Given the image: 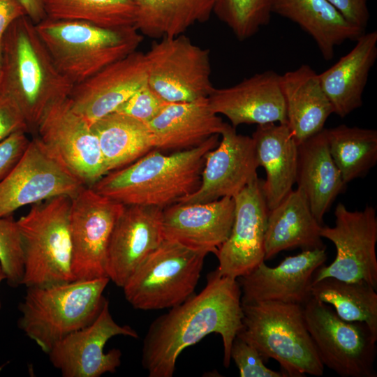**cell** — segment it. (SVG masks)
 <instances>
[{"label": "cell", "mask_w": 377, "mask_h": 377, "mask_svg": "<svg viewBox=\"0 0 377 377\" xmlns=\"http://www.w3.org/2000/svg\"><path fill=\"white\" fill-rule=\"evenodd\" d=\"M259 166L265 168L263 191L268 210L293 190L296 181L298 145L287 124L258 125L251 136Z\"/></svg>", "instance_id": "27"}, {"label": "cell", "mask_w": 377, "mask_h": 377, "mask_svg": "<svg viewBox=\"0 0 377 377\" xmlns=\"http://www.w3.org/2000/svg\"><path fill=\"white\" fill-rule=\"evenodd\" d=\"M207 253L163 239L122 287L136 309L172 308L194 294Z\"/></svg>", "instance_id": "8"}, {"label": "cell", "mask_w": 377, "mask_h": 377, "mask_svg": "<svg viewBox=\"0 0 377 377\" xmlns=\"http://www.w3.org/2000/svg\"><path fill=\"white\" fill-rule=\"evenodd\" d=\"M280 77L265 71L228 87L214 88L208 101L211 109L223 114L236 128L239 125L287 123Z\"/></svg>", "instance_id": "21"}, {"label": "cell", "mask_w": 377, "mask_h": 377, "mask_svg": "<svg viewBox=\"0 0 377 377\" xmlns=\"http://www.w3.org/2000/svg\"><path fill=\"white\" fill-rule=\"evenodd\" d=\"M241 288L237 279L217 269L205 287L157 317L143 339L142 365L149 377H172L180 353L211 333L223 341V365L230 364L232 341L242 328Z\"/></svg>", "instance_id": "1"}, {"label": "cell", "mask_w": 377, "mask_h": 377, "mask_svg": "<svg viewBox=\"0 0 377 377\" xmlns=\"http://www.w3.org/2000/svg\"><path fill=\"white\" fill-rule=\"evenodd\" d=\"M219 135L169 155L152 149L133 163L108 172L90 187L124 205L163 209L199 188L205 155L218 145Z\"/></svg>", "instance_id": "3"}, {"label": "cell", "mask_w": 377, "mask_h": 377, "mask_svg": "<svg viewBox=\"0 0 377 377\" xmlns=\"http://www.w3.org/2000/svg\"><path fill=\"white\" fill-rule=\"evenodd\" d=\"M44 6L47 18L82 21L109 29L135 28L137 21L134 0H44Z\"/></svg>", "instance_id": "34"}, {"label": "cell", "mask_w": 377, "mask_h": 377, "mask_svg": "<svg viewBox=\"0 0 377 377\" xmlns=\"http://www.w3.org/2000/svg\"><path fill=\"white\" fill-rule=\"evenodd\" d=\"M234 218L233 198L205 203L177 202L163 209V238L195 251L216 254L228 239Z\"/></svg>", "instance_id": "22"}, {"label": "cell", "mask_w": 377, "mask_h": 377, "mask_svg": "<svg viewBox=\"0 0 377 377\" xmlns=\"http://www.w3.org/2000/svg\"><path fill=\"white\" fill-rule=\"evenodd\" d=\"M19 131H29L22 112L13 100L0 96V142Z\"/></svg>", "instance_id": "40"}, {"label": "cell", "mask_w": 377, "mask_h": 377, "mask_svg": "<svg viewBox=\"0 0 377 377\" xmlns=\"http://www.w3.org/2000/svg\"><path fill=\"white\" fill-rule=\"evenodd\" d=\"M167 103L147 83L121 104L114 112L128 115L147 124Z\"/></svg>", "instance_id": "38"}, {"label": "cell", "mask_w": 377, "mask_h": 377, "mask_svg": "<svg viewBox=\"0 0 377 377\" xmlns=\"http://www.w3.org/2000/svg\"><path fill=\"white\" fill-rule=\"evenodd\" d=\"M24 263L23 242L17 221L12 216L0 217V263L9 286L22 285Z\"/></svg>", "instance_id": "36"}, {"label": "cell", "mask_w": 377, "mask_h": 377, "mask_svg": "<svg viewBox=\"0 0 377 377\" xmlns=\"http://www.w3.org/2000/svg\"><path fill=\"white\" fill-rule=\"evenodd\" d=\"M242 306L243 326L237 335L255 347L265 361H277L286 376L323 374L302 305L265 301Z\"/></svg>", "instance_id": "5"}, {"label": "cell", "mask_w": 377, "mask_h": 377, "mask_svg": "<svg viewBox=\"0 0 377 377\" xmlns=\"http://www.w3.org/2000/svg\"><path fill=\"white\" fill-rule=\"evenodd\" d=\"M311 293L342 319L363 322L377 334V293L371 284L325 277L312 283Z\"/></svg>", "instance_id": "32"}, {"label": "cell", "mask_w": 377, "mask_h": 377, "mask_svg": "<svg viewBox=\"0 0 377 377\" xmlns=\"http://www.w3.org/2000/svg\"><path fill=\"white\" fill-rule=\"evenodd\" d=\"M124 205L83 186L71 197L69 215L74 280L108 277L107 252Z\"/></svg>", "instance_id": "12"}, {"label": "cell", "mask_w": 377, "mask_h": 377, "mask_svg": "<svg viewBox=\"0 0 377 377\" xmlns=\"http://www.w3.org/2000/svg\"><path fill=\"white\" fill-rule=\"evenodd\" d=\"M70 208V196H57L32 205L17 221L23 242L26 288L74 281Z\"/></svg>", "instance_id": "7"}, {"label": "cell", "mask_w": 377, "mask_h": 377, "mask_svg": "<svg viewBox=\"0 0 377 377\" xmlns=\"http://www.w3.org/2000/svg\"><path fill=\"white\" fill-rule=\"evenodd\" d=\"M108 277L27 287L20 302L18 327L45 353L67 335L91 323L105 298Z\"/></svg>", "instance_id": "4"}, {"label": "cell", "mask_w": 377, "mask_h": 377, "mask_svg": "<svg viewBox=\"0 0 377 377\" xmlns=\"http://www.w3.org/2000/svg\"><path fill=\"white\" fill-rule=\"evenodd\" d=\"M326 260L325 248H322L303 250L274 267L261 263L237 279L242 304L272 301L303 305L311 297L316 271Z\"/></svg>", "instance_id": "18"}, {"label": "cell", "mask_w": 377, "mask_h": 377, "mask_svg": "<svg viewBox=\"0 0 377 377\" xmlns=\"http://www.w3.org/2000/svg\"><path fill=\"white\" fill-rule=\"evenodd\" d=\"M136 29L155 39L184 34L197 23L207 22L215 0H134Z\"/></svg>", "instance_id": "31"}, {"label": "cell", "mask_w": 377, "mask_h": 377, "mask_svg": "<svg viewBox=\"0 0 377 377\" xmlns=\"http://www.w3.org/2000/svg\"><path fill=\"white\" fill-rule=\"evenodd\" d=\"M118 335L138 337L131 327L114 321L105 299L92 323L57 342L47 355L64 377H99L114 373L121 363V352L112 348L105 353L104 348L110 339Z\"/></svg>", "instance_id": "14"}, {"label": "cell", "mask_w": 377, "mask_h": 377, "mask_svg": "<svg viewBox=\"0 0 377 377\" xmlns=\"http://www.w3.org/2000/svg\"><path fill=\"white\" fill-rule=\"evenodd\" d=\"M221 140L205 155L199 188L180 203H205L223 197L233 198L258 177L259 167L252 137L238 134L228 124Z\"/></svg>", "instance_id": "17"}, {"label": "cell", "mask_w": 377, "mask_h": 377, "mask_svg": "<svg viewBox=\"0 0 377 377\" xmlns=\"http://www.w3.org/2000/svg\"><path fill=\"white\" fill-rule=\"evenodd\" d=\"M287 126L297 145L323 131L333 108L318 74L307 64L281 75Z\"/></svg>", "instance_id": "25"}, {"label": "cell", "mask_w": 377, "mask_h": 377, "mask_svg": "<svg viewBox=\"0 0 377 377\" xmlns=\"http://www.w3.org/2000/svg\"><path fill=\"white\" fill-rule=\"evenodd\" d=\"M322 226L313 216L304 191L299 188L292 190L268 212L265 260L295 248H325L320 235Z\"/></svg>", "instance_id": "28"}, {"label": "cell", "mask_w": 377, "mask_h": 377, "mask_svg": "<svg viewBox=\"0 0 377 377\" xmlns=\"http://www.w3.org/2000/svg\"><path fill=\"white\" fill-rule=\"evenodd\" d=\"M145 55L147 83L167 103L208 98L214 88L209 50L184 34L154 42Z\"/></svg>", "instance_id": "10"}, {"label": "cell", "mask_w": 377, "mask_h": 377, "mask_svg": "<svg viewBox=\"0 0 377 377\" xmlns=\"http://www.w3.org/2000/svg\"><path fill=\"white\" fill-rule=\"evenodd\" d=\"M295 183L323 225L324 215L346 186L330 153L325 128L298 145Z\"/></svg>", "instance_id": "26"}, {"label": "cell", "mask_w": 377, "mask_h": 377, "mask_svg": "<svg viewBox=\"0 0 377 377\" xmlns=\"http://www.w3.org/2000/svg\"><path fill=\"white\" fill-rule=\"evenodd\" d=\"M23 15H27V13L18 0H0V49L3 36L8 27Z\"/></svg>", "instance_id": "42"}, {"label": "cell", "mask_w": 377, "mask_h": 377, "mask_svg": "<svg viewBox=\"0 0 377 377\" xmlns=\"http://www.w3.org/2000/svg\"><path fill=\"white\" fill-rule=\"evenodd\" d=\"M230 358L237 365L241 377H286L282 371L267 367L258 350L237 335L232 343Z\"/></svg>", "instance_id": "37"}, {"label": "cell", "mask_w": 377, "mask_h": 377, "mask_svg": "<svg viewBox=\"0 0 377 377\" xmlns=\"http://www.w3.org/2000/svg\"><path fill=\"white\" fill-rule=\"evenodd\" d=\"M1 49H0V73H1Z\"/></svg>", "instance_id": "45"}, {"label": "cell", "mask_w": 377, "mask_h": 377, "mask_svg": "<svg viewBox=\"0 0 377 377\" xmlns=\"http://www.w3.org/2000/svg\"><path fill=\"white\" fill-rule=\"evenodd\" d=\"M329 151L346 184L377 162V131L344 124L325 128Z\"/></svg>", "instance_id": "33"}, {"label": "cell", "mask_w": 377, "mask_h": 377, "mask_svg": "<svg viewBox=\"0 0 377 377\" xmlns=\"http://www.w3.org/2000/svg\"><path fill=\"white\" fill-rule=\"evenodd\" d=\"M147 83L145 53L135 50L74 85L68 98L73 110L91 126Z\"/></svg>", "instance_id": "19"}, {"label": "cell", "mask_w": 377, "mask_h": 377, "mask_svg": "<svg viewBox=\"0 0 377 377\" xmlns=\"http://www.w3.org/2000/svg\"><path fill=\"white\" fill-rule=\"evenodd\" d=\"M355 47L333 66L318 74L333 113L345 117L362 104L369 72L377 59V31L364 32Z\"/></svg>", "instance_id": "24"}, {"label": "cell", "mask_w": 377, "mask_h": 377, "mask_svg": "<svg viewBox=\"0 0 377 377\" xmlns=\"http://www.w3.org/2000/svg\"><path fill=\"white\" fill-rule=\"evenodd\" d=\"M163 208L125 205L112 230L107 252L110 281L123 287L163 241Z\"/></svg>", "instance_id": "20"}, {"label": "cell", "mask_w": 377, "mask_h": 377, "mask_svg": "<svg viewBox=\"0 0 377 377\" xmlns=\"http://www.w3.org/2000/svg\"><path fill=\"white\" fill-rule=\"evenodd\" d=\"M23 6L27 15L35 24L47 18L44 0H18Z\"/></svg>", "instance_id": "43"}, {"label": "cell", "mask_w": 377, "mask_h": 377, "mask_svg": "<svg viewBox=\"0 0 377 377\" xmlns=\"http://www.w3.org/2000/svg\"><path fill=\"white\" fill-rule=\"evenodd\" d=\"M27 133L15 132L0 142V182L10 174L25 152L30 142Z\"/></svg>", "instance_id": "39"}, {"label": "cell", "mask_w": 377, "mask_h": 377, "mask_svg": "<svg viewBox=\"0 0 377 377\" xmlns=\"http://www.w3.org/2000/svg\"><path fill=\"white\" fill-rule=\"evenodd\" d=\"M235 218L228 239L216 253L220 274L238 279L265 261L268 216L263 180L258 177L233 197Z\"/></svg>", "instance_id": "16"}, {"label": "cell", "mask_w": 377, "mask_h": 377, "mask_svg": "<svg viewBox=\"0 0 377 377\" xmlns=\"http://www.w3.org/2000/svg\"><path fill=\"white\" fill-rule=\"evenodd\" d=\"M36 132L50 156L84 186H91L107 174L98 138L68 97L46 110Z\"/></svg>", "instance_id": "11"}, {"label": "cell", "mask_w": 377, "mask_h": 377, "mask_svg": "<svg viewBox=\"0 0 377 377\" xmlns=\"http://www.w3.org/2000/svg\"><path fill=\"white\" fill-rule=\"evenodd\" d=\"M225 122L210 108L208 98L168 103L149 122L154 149L176 151L195 147L220 135Z\"/></svg>", "instance_id": "23"}, {"label": "cell", "mask_w": 377, "mask_h": 377, "mask_svg": "<svg viewBox=\"0 0 377 377\" xmlns=\"http://www.w3.org/2000/svg\"><path fill=\"white\" fill-rule=\"evenodd\" d=\"M35 26L56 67L73 86L135 51L143 38L135 28L109 29L82 21L47 17Z\"/></svg>", "instance_id": "6"}, {"label": "cell", "mask_w": 377, "mask_h": 377, "mask_svg": "<svg viewBox=\"0 0 377 377\" xmlns=\"http://www.w3.org/2000/svg\"><path fill=\"white\" fill-rule=\"evenodd\" d=\"M272 12L308 34L326 61L333 58L336 47L355 41L364 33L348 23L327 0H272Z\"/></svg>", "instance_id": "29"}, {"label": "cell", "mask_w": 377, "mask_h": 377, "mask_svg": "<svg viewBox=\"0 0 377 377\" xmlns=\"http://www.w3.org/2000/svg\"><path fill=\"white\" fill-rule=\"evenodd\" d=\"M333 227L322 226L321 237L330 240L337 255L330 265L320 266L313 282L325 277L348 281H363L377 288V217L375 209L367 206L350 211L339 202L334 211Z\"/></svg>", "instance_id": "13"}, {"label": "cell", "mask_w": 377, "mask_h": 377, "mask_svg": "<svg viewBox=\"0 0 377 377\" xmlns=\"http://www.w3.org/2000/svg\"><path fill=\"white\" fill-rule=\"evenodd\" d=\"M0 96L13 100L29 131H36L46 110L69 96L73 84L56 67L27 15L16 19L1 44Z\"/></svg>", "instance_id": "2"}, {"label": "cell", "mask_w": 377, "mask_h": 377, "mask_svg": "<svg viewBox=\"0 0 377 377\" xmlns=\"http://www.w3.org/2000/svg\"><path fill=\"white\" fill-rule=\"evenodd\" d=\"M302 306L307 329L323 366L341 377L377 376V334L363 322L342 319L331 306L313 297Z\"/></svg>", "instance_id": "9"}, {"label": "cell", "mask_w": 377, "mask_h": 377, "mask_svg": "<svg viewBox=\"0 0 377 377\" xmlns=\"http://www.w3.org/2000/svg\"><path fill=\"white\" fill-rule=\"evenodd\" d=\"M83 186L35 137L16 166L0 182V217L57 196L72 197Z\"/></svg>", "instance_id": "15"}, {"label": "cell", "mask_w": 377, "mask_h": 377, "mask_svg": "<svg viewBox=\"0 0 377 377\" xmlns=\"http://www.w3.org/2000/svg\"><path fill=\"white\" fill-rule=\"evenodd\" d=\"M353 26L365 32L369 21L368 0H327Z\"/></svg>", "instance_id": "41"}, {"label": "cell", "mask_w": 377, "mask_h": 377, "mask_svg": "<svg viewBox=\"0 0 377 377\" xmlns=\"http://www.w3.org/2000/svg\"><path fill=\"white\" fill-rule=\"evenodd\" d=\"M213 13L243 41L269 23L272 0H215Z\"/></svg>", "instance_id": "35"}, {"label": "cell", "mask_w": 377, "mask_h": 377, "mask_svg": "<svg viewBox=\"0 0 377 377\" xmlns=\"http://www.w3.org/2000/svg\"><path fill=\"white\" fill-rule=\"evenodd\" d=\"M5 280V276L3 274V270H2V267H1V263H0V285H1V283L2 282V281ZM2 307V305H1V299H0V310Z\"/></svg>", "instance_id": "44"}, {"label": "cell", "mask_w": 377, "mask_h": 377, "mask_svg": "<svg viewBox=\"0 0 377 377\" xmlns=\"http://www.w3.org/2000/svg\"><path fill=\"white\" fill-rule=\"evenodd\" d=\"M91 128L98 138L107 173L124 168L154 149L148 124L116 112L96 121Z\"/></svg>", "instance_id": "30"}]
</instances>
